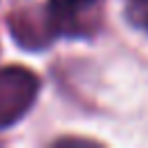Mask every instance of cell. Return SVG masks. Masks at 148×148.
I'll list each match as a JSON object with an SVG mask.
<instances>
[{"instance_id":"1","label":"cell","mask_w":148,"mask_h":148,"mask_svg":"<svg viewBox=\"0 0 148 148\" xmlns=\"http://www.w3.org/2000/svg\"><path fill=\"white\" fill-rule=\"evenodd\" d=\"M39 79L28 67H2L0 69V130L16 125L37 102Z\"/></svg>"},{"instance_id":"2","label":"cell","mask_w":148,"mask_h":148,"mask_svg":"<svg viewBox=\"0 0 148 148\" xmlns=\"http://www.w3.org/2000/svg\"><path fill=\"white\" fill-rule=\"evenodd\" d=\"M99 0H49L46 5V23L51 35H76L79 16L92 9Z\"/></svg>"},{"instance_id":"3","label":"cell","mask_w":148,"mask_h":148,"mask_svg":"<svg viewBox=\"0 0 148 148\" xmlns=\"http://www.w3.org/2000/svg\"><path fill=\"white\" fill-rule=\"evenodd\" d=\"M134 16H139V18H141V23H143V28L148 30V5H143V7L134 9Z\"/></svg>"},{"instance_id":"4","label":"cell","mask_w":148,"mask_h":148,"mask_svg":"<svg viewBox=\"0 0 148 148\" xmlns=\"http://www.w3.org/2000/svg\"><path fill=\"white\" fill-rule=\"evenodd\" d=\"M130 5H132V9H139V7L148 5V0H130Z\"/></svg>"}]
</instances>
